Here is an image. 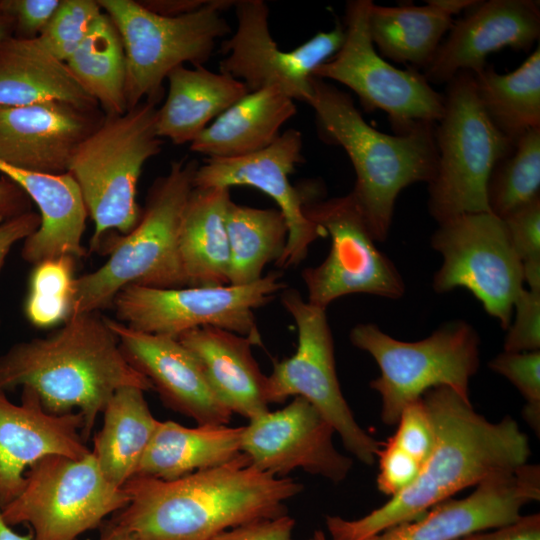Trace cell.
<instances>
[{
  "instance_id": "obj_55",
  "label": "cell",
  "mask_w": 540,
  "mask_h": 540,
  "mask_svg": "<svg viewBox=\"0 0 540 540\" xmlns=\"http://www.w3.org/2000/svg\"><path fill=\"white\" fill-rule=\"evenodd\" d=\"M308 540H319V537H318V534H317L316 530L314 531L312 537L309 538Z\"/></svg>"
},
{
  "instance_id": "obj_40",
  "label": "cell",
  "mask_w": 540,
  "mask_h": 540,
  "mask_svg": "<svg viewBox=\"0 0 540 540\" xmlns=\"http://www.w3.org/2000/svg\"><path fill=\"white\" fill-rule=\"evenodd\" d=\"M396 425L397 430L390 439L414 457L422 467L435 442L433 424L422 398L403 409Z\"/></svg>"
},
{
  "instance_id": "obj_53",
  "label": "cell",
  "mask_w": 540,
  "mask_h": 540,
  "mask_svg": "<svg viewBox=\"0 0 540 540\" xmlns=\"http://www.w3.org/2000/svg\"><path fill=\"white\" fill-rule=\"evenodd\" d=\"M14 22L13 20L0 9V41L13 36Z\"/></svg>"
},
{
  "instance_id": "obj_3",
  "label": "cell",
  "mask_w": 540,
  "mask_h": 540,
  "mask_svg": "<svg viewBox=\"0 0 540 540\" xmlns=\"http://www.w3.org/2000/svg\"><path fill=\"white\" fill-rule=\"evenodd\" d=\"M17 387L33 390L50 413L77 408L85 441L118 389H153L127 362L106 318L97 312L73 314L49 336L15 343L0 355V390Z\"/></svg>"
},
{
  "instance_id": "obj_14",
  "label": "cell",
  "mask_w": 540,
  "mask_h": 540,
  "mask_svg": "<svg viewBox=\"0 0 540 540\" xmlns=\"http://www.w3.org/2000/svg\"><path fill=\"white\" fill-rule=\"evenodd\" d=\"M371 0L346 4L345 38L337 53L313 72L351 89L368 110L385 111L397 134L420 124H435L444 112V96L414 68L398 69L376 51L368 30Z\"/></svg>"
},
{
  "instance_id": "obj_15",
  "label": "cell",
  "mask_w": 540,
  "mask_h": 540,
  "mask_svg": "<svg viewBox=\"0 0 540 540\" xmlns=\"http://www.w3.org/2000/svg\"><path fill=\"white\" fill-rule=\"evenodd\" d=\"M306 217L331 239L325 260L302 272L307 301L325 309L350 294H371L398 299L404 281L393 262L375 245L368 226L351 194L321 201H307Z\"/></svg>"
},
{
  "instance_id": "obj_13",
  "label": "cell",
  "mask_w": 540,
  "mask_h": 540,
  "mask_svg": "<svg viewBox=\"0 0 540 540\" xmlns=\"http://www.w3.org/2000/svg\"><path fill=\"white\" fill-rule=\"evenodd\" d=\"M431 246L443 258L433 276V290H469L507 330L524 276L503 220L490 212L451 218L439 223Z\"/></svg>"
},
{
  "instance_id": "obj_22",
  "label": "cell",
  "mask_w": 540,
  "mask_h": 540,
  "mask_svg": "<svg viewBox=\"0 0 540 540\" xmlns=\"http://www.w3.org/2000/svg\"><path fill=\"white\" fill-rule=\"evenodd\" d=\"M84 421L78 411L53 414L37 394L22 388L21 404L0 390V505L21 491L26 470L40 459L60 455L73 459L91 453L82 436Z\"/></svg>"
},
{
  "instance_id": "obj_7",
  "label": "cell",
  "mask_w": 540,
  "mask_h": 540,
  "mask_svg": "<svg viewBox=\"0 0 540 540\" xmlns=\"http://www.w3.org/2000/svg\"><path fill=\"white\" fill-rule=\"evenodd\" d=\"M115 24L125 52L127 110L142 101L158 104L163 81L175 68L200 66L211 57L218 39L231 28L222 12L232 0H208L200 9L177 17H165L134 0H97Z\"/></svg>"
},
{
  "instance_id": "obj_35",
  "label": "cell",
  "mask_w": 540,
  "mask_h": 540,
  "mask_svg": "<svg viewBox=\"0 0 540 540\" xmlns=\"http://www.w3.org/2000/svg\"><path fill=\"white\" fill-rule=\"evenodd\" d=\"M230 249L229 285H247L263 277L267 264L285 248L288 225L279 209L254 208L233 202L227 210Z\"/></svg>"
},
{
  "instance_id": "obj_2",
  "label": "cell",
  "mask_w": 540,
  "mask_h": 540,
  "mask_svg": "<svg viewBox=\"0 0 540 540\" xmlns=\"http://www.w3.org/2000/svg\"><path fill=\"white\" fill-rule=\"evenodd\" d=\"M123 488L129 502L111 520L133 540H210L225 530L287 514L285 503L303 485L257 469L241 453L175 480L135 476Z\"/></svg>"
},
{
  "instance_id": "obj_34",
  "label": "cell",
  "mask_w": 540,
  "mask_h": 540,
  "mask_svg": "<svg viewBox=\"0 0 540 540\" xmlns=\"http://www.w3.org/2000/svg\"><path fill=\"white\" fill-rule=\"evenodd\" d=\"M65 63L105 115L127 111L124 47L115 24L104 11Z\"/></svg>"
},
{
  "instance_id": "obj_10",
  "label": "cell",
  "mask_w": 540,
  "mask_h": 540,
  "mask_svg": "<svg viewBox=\"0 0 540 540\" xmlns=\"http://www.w3.org/2000/svg\"><path fill=\"white\" fill-rule=\"evenodd\" d=\"M128 502L125 489L102 474L92 451L80 459L51 455L28 469L2 515L12 527L28 524L33 540H77Z\"/></svg>"
},
{
  "instance_id": "obj_23",
  "label": "cell",
  "mask_w": 540,
  "mask_h": 540,
  "mask_svg": "<svg viewBox=\"0 0 540 540\" xmlns=\"http://www.w3.org/2000/svg\"><path fill=\"white\" fill-rule=\"evenodd\" d=\"M466 16L452 24L425 68L428 81L449 82L459 72L475 74L486 58L509 47L528 51L540 35L539 2L532 0L477 1Z\"/></svg>"
},
{
  "instance_id": "obj_51",
  "label": "cell",
  "mask_w": 540,
  "mask_h": 540,
  "mask_svg": "<svg viewBox=\"0 0 540 540\" xmlns=\"http://www.w3.org/2000/svg\"><path fill=\"white\" fill-rule=\"evenodd\" d=\"M433 2L450 16L468 10L477 3L475 0H433Z\"/></svg>"
},
{
  "instance_id": "obj_9",
  "label": "cell",
  "mask_w": 540,
  "mask_h": 540,
  "mask_svg": "<svg viewBox=\"0 0 540 540\" xmlns=\"http://www.w3.org/2000/svg\"><path fill=\"white\" fill-rule=\"evenodd\" d=\"M438 123L437 166L428 183L430 214L441 223L463 214L490 212L487 185L491 172L514 144L485 113L472 73L459 72L448 82Z\"/></svg>"
},
{
  "instance_id": "obj_25",
  "label": "cell",
  "mask_w": 540,
  "mask_h": 540,
  "mask_svg": "<svg viewBox=\"0 0 540 540\" xmlns=\"http://www.w3.org/2000/svg\"><path fill=\"white\" fill-rule=\"evenodd\" d=\"M0 173L20 186L38 208L40 226L23 241L24 261L35 265L59 256H85L82 236L88 212L69 172L36 173L0 163Z\"/></svg>"
},
{
  "instance_id": "obj_5",
  "label": "cell",
  "mask_w": 540,
  "mask_h": 540,
  "mask_svg": "<svg viewBox=\"0 0 540 540\" xmlns=\"http://www.w3.org/2000/svg\"><path fill=\"white\" fill-rule=\"evenodd\" d=\"M199 163L182 159L150 186L138 224L114 239L108 260L74 280L71 315L112 305L126 286L154 288L188 286L179 252L183 212L194 188Z\"/></svg>"
},
{
  "instance_id": "obj_17",
  "label": "cell",
  "mask_w": 540,
  "mask_h": 540,
  "mask_svg": "<svg viewBox=\"0 0 540 540\" xmlns=\"http://www.w3.org/2000/svg\"><path fill=\"white\" fill-rule=\"evenodd\" d=\"M303 137L290 128L267 148L232 158L209 157L198 166L194 188L251 186L271 197L279 206L288 225V238L281 257L276 261L280 269L301 263L310 245L326 232L310 221L304 206L310 200L290 183L289 176L304 161Z\"/></svg>"
},
{
  "instance_id": "obj_4",
  "label": "cell",
  "mask_w": 540,
  "mask_h": 540,
  "mask_svg": "<svg viewBox=\"0 0 540 540\" xmlns=\"http://www.w3.org/2000/svg\"><path fill=\"white\" fill-rule=\"evenodd\" d=\"M310 105L319 134L341 146L356 174L350 192L375 241L383 242L391 227L395 201L407 186L429 183L436 171L433 124H420L396 135L371 127L349 94L312 77Z\"/></svg>"
},
{
  "instance_id": "obj_43",
  "label": "cell",
  "mask_w": 540,
  "mask_h": 540,
  "mask_svg": "<svg viewBox=\"0 0 540 540\" xmlns=\"http://www.w3.org/2000/svg\"><path fill=\"white\" fill-rule=\"evenodd\" d=\"M377 459L379 462L377 488L390 497L408 488L421 470V464L390 438L383 443Z\"/></svg>"
},
{
  "instance_id": "obj_37",
  "label": "cell",
  "mask_w": 540,
  "mask_h": 540,
  "mask_svg": "<svg viewBox=\"0 0 540 540\" xmlns=\"http://www.w3.org/2000/svg\"><path fill=\"white\" fill-rule=\"evenodd\" d=\"M75 258L59 256L34 265L24 312L37 328H49L71 316Z\"/></svg>"
},
{
  "instance_id": "obj_8",
  "label": "cell",
  "mask_w": 540,
  "mask_h": 540,
  "mask_svg": "<svg viewBox=\"0 0 540 540\" xmlns=\"http://www.w3.org/2000/svg\"><path fill=\"white\" fill-rule=\"evenodd\" d=\"M349 337L379 366L380 376L370 387L381 397L384 424L396 425L407 405L435 387H449L469 400V381L480 365V338L466 321L447 322L415 342L391 337L371 323L357 324Z\"/></svg>"
},
{
  "instance_id": "obj_50",
  "label": "cell",
  "mask_w": 540,
  "mask_h": 540,
  "mask_svg": "<svg viewBox=\"0 0 540 540\" xmlns=\"http://www.w3.org/2000/svg\"><path fill=\"white\" fill-rule=\"evenodd\" d=\"M98 540H133L130 534L113 520L106 522Z\"/></svg>"
},
{
  "instance_id": "obj_38",
  "label": "cell",
  "mask_w": 540,
  "mask_h": 540,
  "mask_svg": "<svg viewBox=\"0 0 540 540\" xmlns=\"http://www.w3.org/2000/svg\"><path fill=\"white\" fill-rule=\"evenodd\" d=\"M102 12L98 1L60 0L38 39L52 55L66 62L84 41Z\"/></svg>"
},
{
  "instance_id": "obj_18",
  "label": "cell",
  "mask_w": 540,
  "mask_h": 540,
  "mask_svg": "<svg viewBox=\"0 0 540 540\" xmlns=\"http://www.w3.org/2000/svg\"><path fill=\"white\" fill-rule=\"evenodd\" d=\"M334 433L309 401L296 396L284 408L249 420L243 427L241 451L254 467L277 477L302 469L339 483L353 461L335 448Z\"/></svg>"
},
{
  "instance_id": "obj_42",
  "label": "cell",
  "mask_w": 540,
  "mask_h": 540,
  "mask_svg": "<svg viewBox=\"0 0 540 540\" xmlns=\"http://www.w3.org/2000/svg\"><path fill=\"white\" fill-rule=\"evenodd\" d=\"M514 321L504 340L506 352L540 350V291L523 288L515 300Z\"/></svg>"
},
{
  "instance_id": "obj_54",
  "label": "cell",
  "mask_w": 540,
  "mask_h": 540,
  "mask_svg": "<svg viewBox=\"0 0 540 540\" xmlns=\"http://www.w3.org/2000/svg\"><path fill=\"white\" fill-rule=\"evenodd\" d=\"M319 540H327L324 532L322 530H316Z\"/></svg>"
},
{
  "instance_id": "obj_11",
  "label": "cell",
  "mask_w": 540,
  "mask_h": 540,
  "mask_svg": "<svg viewBox=\"0 0 540 540\" xmlns=\"http://www.w3.org/2000/svg\"><path fill=\"white\" fill-rule=\"evenodd\" d=\"M273 271L247 285L154 288L129 285L112 301L117 321L144 333L177 338L204 326L222 328L262 345L254 311L283 291Z\"/></svg>"
},
{
  "instance_id": "obj_12",
  "label": "cell",
  "mask_w": 540,
  "mask_h": 540,
  "mask_svg": "<svg viewBox=\"0 0 540 540\" xmlns=\"http://www.w3.org/2000/svg\"><path fill=\"white\" fill-rule=\"evenodd\" d=\"M281 303L295 322L298 344L296 352L276 361L267 376L269 403L305 398L329 421L347 451L373 465L383 443L358 424L342 394L326 310L304 300L296 289H284Z\"/></svg>"
},
{
  "instance_id": "obj_31",
  "label": "cell",
  "mask_w": 540,
  "mask_h": 540,
  "mask_svg": "<svg viewBox=\"0 0 540 540\" xmlns=\"http://www.w3.org/2000/svg\"><path fill=\"white\" fill-rule=\"evenodd\" d=\"M137 387L118 389L107 402L103 426L91 450L105 478L117 487L134 477L157 428V420Z\"/></svg>"
},
{
  "instance_id": "obj_52",
  "label": "cell",
  "mask_w": 540,
  "mask_h": 540,
  "mask_svg": "<svg viewBox=\"0 0 540 540\" xmlns=\"http://www.w3.org/2000/svg\"><path fill=\"white\" fill-rule=\"evenodd\" d=\"M0 540H33L31 531L28 534H20L7 524L2 515L0 505Z\"/></svg>"
},
{
  "instance_id": "obj_16",
  "label": "cell",
  "mask_w": 540,
  "mask_h": 540,
  "mask_svg": "<svg viewBox=\"0 0 540 540\" xmlns=\"http://www.w3.org/2000/svg\"><path fill=\"white\" fill-rule=\"evenodd\" d=\"M233 7L237 28L221 43L225 57L219 62L220 72L243 82L249 92L277 86L294 101L308 104L313 72L342 46L344 25L336 22L330 31L283 51L270 33L269 8L263 0H238Z\"/></svg>"
},
{
  "instance_id": "obj_47",
  "label": "cell",
  "mask_w": 540,
  "mask_h": 540,
  "mask_svg": "<svg viewBox=\"0 0 540 540\" xmlns=\"http://www.w3.org/2000/svg\"><path fill=\"white\" fill-rule=\"evenodd\" d=\"M39 226L40 216L33 210L0 224V271L14 245L24 241Z\"/></svg>"
},
{
  "instance_id": "obj_39",
  "label": "cell",
  "mask_w": 540,
  "mask_h": 540,
  "mask_svg": "<svg viewBox=\"0 0 540 540\" xmlns=\"http://www.w3.org/2000/svg\"><path fill=\"white\" fill-rule=\"evenodd\" d=\"M489 368L508 379L525 399L523 418L531 429L540 433V350L506 352L495 356Z\"/></svg>"
},
{
  "instance_id": "obj_29",
  "label": "cell",
  "mask_w": 540,
  "mask_h": 540,
  "mask_svg": "<svg viewBox=\"0 0 540 540\" xmlns=\"http://www.w3.org/2000/svg\"><path fill=\"white\" fill-rule=\"evenodd\" d=\"M243 427L159 421L134 477L169 481L226 464L242 453Z\"/></svg>"
},
{
  "instance_id": "obj_28",
  "label": "cell",
  "mask_w": 540,
  "mask_h": 540,
  "mask_svg": "<svg viewBox=\"0 0 540 540\" xmlns=\"http://www.w3.org/2000/svg\"><path fill=\"white\" fill-rule=\"evenodd\" d=\"M294 100L277 86L249 92L219 115L190 144L209 157L249 155L270 146L296 114Z\"/></svg>"
},
{
  "instance_id": "obj_6",
  "label": "cell",
  "mask_w": 540,
  "mask_h": 540,
  "mask_svg": "<svg viewBox=\"0 0 540 540\" xmlns=\"http://www.w3.org/2000/svg\"><path fill=\"white\" fill-rule=\"evenodd\" d=\"M157 104L142 101L121 115H105L100 125L74 151L68 172L81 191L94 222L91 250L107 233H129L142 209L136 201L144 164L161 152Z\"/></svg>"
},
{
  "instance_id": "obj_24",
  "label": "cell",
  "mask_w": 540,
  "mask_h": 540,
  "mask_svg": "<svg viewBox=\"0 0 540 540\" xmlns=\"http://www.w3.org/2000/svg\"><path fill=\"white\" fill-rule=\"evenodd\" d=\"M177 339L233 414L251 420L269 411L268 377L252 355L251 347L259 345L254 339L213 326L191 329Z\"/></svg>"
},
{
  "instance_id": "obj_48",
  "label": "cell",
  "mask_w": 540,
  "mask_h": 540,
  "mask_svg": "<svg viewBox=\"0 0 540 540\" xmlns=\"http://www.w3.org/2000/svg\"><path fill=\"white\" fill-rule=\"evenodd\" d=\"M32 204L20 186L3 175L0 177V224L32 211Z\"/></svg>"
},
{
  "instance_id": "obj_36",
  "label": "cell",
  "mask_w": 540,
  "mask_h": 540,
  "mask_svg": "<svg viewBox=\"0 0 540 540\" xmlns=\"http://www.w3.org/2000/svg\"><path fill=\"white\" fill-rule=\"evenodd\" d=\"M540 127L529 130L491 172L487 185L490 212L500 219L540 196Z\"/></svg>"
},
{
  "instance_id": "obj_26",
  "label": "cell",
  "mask_w": 540,
  "mask_h": 540,
  "mask_svg": "<svg viewBox=\"0 0 540 540\" xmlns=\"http://www.w3.org/2000/svg\"><path fill=\"white\" fill-rule=\"evenodd\" d=\"M65 102L100 108L70 72L67 64L35 39L9 36L0 41V107Z\"/></svg>"
},
{
  "instance_id": "obj_45",
  "label": "cell",
  "mask_w": 540,
  "mask_h": 540,
  "mask_svg": "<svg viewBox=\"0 0 540 540\" xmlns=\"http://www.w3.org/2000/svg\"><path fill=\"white\" fill-rule=\"evenodd\" d=\"M295 519L288 514L225 530L210 540H295Z\"/></svg>"
},
{
  "instance_id": "obj_44",
  "label": "cell",
  "mask_w": 540,
  "mask_h": 540,
  "mask_svg": "<svg viewBox=\"0 0 540 540\" xmlns=\"http://www.w3.org/2000/svg\"><path fill=\"white\" fill-rule=\"evenodd\" d=\"M60 0H0V9L14 22L13 36L39 37L57 9Z\"/></svg>"
},
{
  "instance_id": "obj_21",
  "label": "cell",
  "mask_w": 540,
  "mask_h": 540,
  "mask_svg": "<svg viewBox=\"0 0 540 540\" xmlns=\"http://www.w3.org/2000/svg\"><path fill=\"white\" fill-rule=\"evenodd\" d=\"M103 118L100 108L58 101L0 107V163L36 173H66L78 145Z\"/></svg>"
},
{
  "instance_id": "obj_20",
  "label": "cell",
  "mask_w": 540,
  "mask_h": 540,
  "mask_svg": "<svg viewBox=\"0 0 540 540\" xmlns=\"http://www.w3.org/2000/svg\"><path fill=\"white\" fill-rule=\"evenodd\" d=\"M127 362L169 409L198 425H227L233 413L217 397L195 356L177 339L144 333L106 318Z\"/></svg>"
},
{
  "instance_id": "obj_49",
  "label": "cell",
  "mask_w": 540,
  "mask_h": 540,
  "mask_svg": "<svg viewBox=\"0 0 540 540\" xmlns=\"http://www.w3.org/2000/svg\"><path fill=\"white\" fill-rule=\"evenodd\" d=\"M208 0H144L139 3L147 10L165 17H177L194 12Z\"/></svg>"
},
{
  "instance_id": "obj_41",
  "label": "cell",
  "mask_w": 540,
  "mask_h": 540,
  "mask_svg": "<svg viewBox=\"0 0 540 540\" xmlns=\"http://www.w3.org/2000/svg\"><path fill=\"white\" fill-rule=\"evenodd\" d=\"M502 220L523 269L540 268V196Z\"/></svg>"
},
{
  "instance_id": "obj_33",
  "label": "cell",
  "mask_w": 540,
  "mask_h": 540,
  "mask_svg": "<svg viewBox=\"0 0 540 540\" xmlns=\"http://www.w3.org/2000/svg\"><path fill=\"white\" fill-rule=\"evenodd\" d=\"M479 101L493 125L515 145L540 127V49L513 72L486 67L473 74Z\"/></svg>"
},
{
  "instance_id": "obj_30",
  "label": "cell",
  "mask_w": 540,
  "mask_h": 540,
  "mask_svg": "<svg viewBox=\"0 0 540 540\" xmlns=\"http://www.w3.org/2000/svg\"><path fill=\"white\" fill-rule=\"evenodd\" d=\"M231 200L229 188H193L179 232V252L188 286L229 285L226 218Z\"/></svg>"
},
{
  "instance_id": "obj_46",
  "label": "cell",
  "mask_w": 540,
  "mask_h": 540,
  "mask_svg": "<svg viewBox=\"0 0 540 540\" xmlns=\"http://www.w3.org/2000/svg\"><path fill=\"white\" fill-rule=\"evenodd\" d=\"M457 540H540V513L521 515L517 520Z\"/></svg>"
},
{
  "instance_id": "obj_1",
  "label": "cell",
  "mask_w": 540,
  "mask_h": 540,
  "mask_svg": "<svg viewBox=\"0 0 540 540\" xmlns=\"http://www.w3.org/2000/svg\"><path fill=\"white\" fill-rule=\"evenodd\" d=\"M434 447L415 481L382 506L358 519L327 515L332 540H367L421 517L438 503L486 478L528 463L529 440L510 416L498 422L477 413L470 400L449 387L426 391Z\"/></svg>"
},
{
  "instance_id": "obj_27",
  "label": "cell",
  "mask_w": 540,
  "mask_h": 540,
  "mask_svg": "<svg viewBox=\"0 0 540 540\" xmlns=\"http://www.w3.org/2000/svg\"><path fill=\"white\" fill-rule=\"evenodd\" d=\"M157 110V135L176 145L192 143L219 115L249 93L243 82L203 65L173 69Z\"/></svg>"
},
{
  "instance_id": "obj_19",
  "label": "cell",
  "mask_w": 540,
  "mask_h": 540,
  "mask_svg": "<svg viewBox=\"0 0 540 540\" xmlns=\"http://www.w3.org/2000/svg\"><path fill=\"white\" fill-rule=\"evenodd\" d=\"M539 499L540 467L526 463L486 478L465 498L447 499L367 540H457L511 523L525 505Z\"/></svg>"
},
{
  "instance_id": "obj_32",
  "label": "cell",
  "mask_w": 540,
  "mask_h": 540,
  "mask_svg": "<svg viewBox=\"0 0 540 540\" xmlns=\"http://www.w3.org/2000/svg\"><path fill=\"white\" fill-rule=\"evenodd\" d=\"M424 6L372 3L368 30L380 55L395 62L424 66L434 57L443 35L452 26V16L433 0Z\"/></svg>"
}]
</instances>
